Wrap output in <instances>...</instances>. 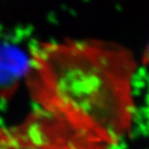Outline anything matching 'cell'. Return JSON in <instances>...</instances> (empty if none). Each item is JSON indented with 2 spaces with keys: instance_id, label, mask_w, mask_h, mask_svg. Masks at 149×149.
I'll use <instances>...</instances> for the list:
<instances>
[{
  "instance_id": "1",
  "label": "cell",
  "mask_w": 149,
  "mask_h": 149,
  "mask_svg": "<svg viewBox=\"0 0 149 149\" xmlns=\"http://www.w3.org/2000/svg\"><path fill=\"white\" fill-rule=\"evenodd\" d=\"M136 70L120 44L69 39L35 43L26 83L36 109L117 146L133 123Z\"/></svg>"
},
{
  "instance_id": "2",
  "label": "cell",
  "mask_w": 149,
  "mask_h": 149,
  "mask_svg": "<svg viewBox=\"0 0 149 149\" xmlns=\"http://www.w3.org/2000/svg\"><path fill=\"white\" fill-rule=\"evenodd\" d=\"M144 63L149 68V42H148V45L145 51V55H144Z\"/></svg>"
}]
</instances>
